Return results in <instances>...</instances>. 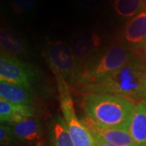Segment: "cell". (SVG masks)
<instances>
[{
    "label": "cell",
    "mask_w": 146,
    "mask_h": 146,
    "mask_svg": "<svg viewBox=\"0 0 146 146\" xmlns=\"http://www.w3.org/2000/svg\"><path fill=\"white\" fill-rule=\"evenodd\" d=\"M11 127L17 140L28 144L38 141L42 134L41 123L34 117L11 124Z\"/></svg>",
    "instance_id": "4fadbf2b"
},
{
    "label": "cell",
    "mask_w": 146,
    "mask_h": 146,
    "mask_svg": "<svg viewBox=\"0 0 146 146\" xmlns=\"http://www.w3.org/2000/svg\"><path fill=\"white\" fill-rule=\"evenodd\" d=\"M16 136L11 127L2 124L0 127V143L2 146H13L16 142Z\"/></svg>",
    "instance_id": "ac0fdd59"
},
{
    "label": "cell",
    "mask_w": 146,
    "mask_h": 146,
    "mask_svg": "<svg viewBox=\"0 0 146 146\" xmlns=\"http://www.w3.org/2000/svg\"><path fill=\"white\" fill-rule=\"evenodd\" d=\"M36 0H11V7L17 14L32 11L36 6Z\"/></svg>",
    "instance_id": "e0dca14e"
},
{
    "label": "cell",
    "mask_w": 146,
    "mask_h": 146,
    "mask_svg": "<svg viewBox=\"0 0 146 146\" xmlns=\"http://www.w3.org/2000/svg\"><path fill=\"white\" fill-rule=\"evenodd\" d=\"M145 102H146V101H145Z\"/></svg>",
    "instance_id": "cb8c5ba5"
},
{
    "label": "cell",
    "mask_w": 146,
    "mask_h": 146,
    "mask_svg": "<svg viewBox=\"0 0 146 146\" xmlns=\"http://www.w3.org/2000/svg\"><path fill=\"white\" fill-rule=\"evenodd\" d=\"M101 37L94 32H81L73 36L71 49L76 58L79 68L94 57L101 45Z\"/></svg>",
    "instance_id": "52a82bcc"
},
{
    "label": "cell",
    "mask_w": 146,
    "mask_h": 146,
    "mask_svg": "<svg viewBox=\"0 0 146 146\" xmlns=\"http://www.w3.org/2000/svg\"><path fill=\"white\" fill-rule=\"evenodd\" d=\"M0 46L2 52L16 57L27 51V45L23 37L9 28H2L0 32Z\"/></svg>",
    "instance_id": "5bb4252c"
},
{
    "label": "cell",
    "mask_w": 146,
    "mask_h": 146,
    "mask_svg": "<svg viewBox=\"0 0 146 146\" xmlns=\"http://www.w3.org/2000/svg\"><path fill=\"white\" fill-rule=\"evenodd\" d=\"M143 51L145 53V58H146V41H145V45H144V47H143Z\"/></svg>",
    "instance_id": "44dd1931"
},
{
    "label": "cell",
    "mask_w": 146,
    "mask_h": 146,
    "mask_svg": "<svg viewBox=\"0 0 146 146\" xmlns=\"http://www.w3.org/2000/svg\"><path fill=\"white\" fill-rule=\"evenodd\" d=\"M59 96L63 119L74 146H95L91 131L76 114L71 91L59 94Z\"/></svg>",
    "instance_id": "5b68a950"
},
{
    "label": "cell",
    "mask_w": 146,
    "mask_h": 146,
    "mask_svg": "<svg viewBox=\"0 0 146 146\" xmlns=\"http://www.w3.org/2000/svg\"><path fill=\"white\" fill-rule=\"evenodd\" d=\"M93 136H94V142H95V146H115L106 142L104 140H102L99 136H95V135H93Z\"/></svg>",
    "instance_id": "d6986e66"
},
{
    "label": "cell",
    "mask_w": 146,
    "mask_h": 146,
    "mask_svg": "<svg viewBox=\"0 0 146 146\" xmlns=\"http://www.w3.org/2000/svg\"><path fill=\"white\" fill-rule=\"evenodd\" d=\"M0 98L16 105L32 106L34 102V96L31 89L6 81H0Z\"/></svg>",
    "instance_id": "7c38bea8"
},
{
    "label": "cell",
    "mask_w": 146,
    "mask_h": 146,
    "mask_svg": "<svg viewBox=\"0 0 146 146\" xmlns=\"http://www.w3.org/2000/svg\"><path fill=\"white\" fill-rule=\"evenodd\" d=\"M36 72L29 65L12 55L2 52L0 55V81L18 84L31 89Z\"/></svg>",
    "instance_id": "8992f818"
},
{
    "label": "cell",
    "mask_w": 146,
    "mask_h": 146,
    "mask_svg": "<svg viewBox=\"0 0 146 146\" xmlns=\"http://www.w3.org/2000/svg\"><path fill=\"white\" fill-rule=\"evenodd\" d=\"M143 5H144V8L146 9V0H143Z\"/></svg>",
    "instance_id": "7402d4cb"
},
{
    "label": "cell",
    "mask_w": 146,
    "mask_h": 146,
    "mask_svg": "<svg viewBox=\"0 0 146 146\" xmlns=\"http://www.w3.org/2000/svg\"><path fill=\"white\" fill-rule=\"evenodd\" d=\"M34 115L35 110L32 106L13 104L0 99V120L2 123L14 124L28 118H32Z\"/></svg>",
    "instance_id": "8fae6325"
},
{
    "label": "cell",
    "mask_w": 146,
    "mask_h": 146,
    "mask_svg": "<svg viewBox=\"0 0 146 146\" xmlns=\"http://www.w3.org/2000/svg\"><path fill=\"white\" fill-rule=\"evenodd\" d=\"M84 123L88 127L92 135L99 136L110 145L115 146H136L129 132L126 129L99 127L88 118L84 119Z\"/></svg>",
    "instance_id": "9c48e42d"
},
{
    "label": "cell",
    "mask_w": 146,
    "mask_h": 146,
    "mask_svg": "<svg viewBox=\"0 0 146 146\" xmlns=\"http://www.w3.org/2000/svg\"><path fill=\"white\" fill-rule=\"evenodd\" d=\"M144 94H145V98L146 101V76H145V88H144Z\"/></svg>",
    "instance_id": "ffe728a7"
},
{
    "label": "cell",
    "mask_w": 146,
    "mask_h": 146,
    "mask_svg": "<svg viewBox=\"0 0 146 146\" xmlns=\"http://www.w3.org/2000/svg\"><path fill=\"white\" fill-rule=\"evenodd\" d=\"M138 51L124 44L110 46L79 68L76 84L84 87L99 81L125 65Z\"/></svg>",
    "instance_id": "3957f363"
},
{
    "label": "cell",
    "mask_w": 146,
    "mask_h": 146,
    "mask_svg": "<svg viewBox=\"0 0 146 146\" xmlns=\"http://www.w3.org/2000/svg\"><path fill=\"white\" fill-rule=\"evenodd\" d=\"M50 68L55 76L58 92L70 89V83H76L79 67L71 47L59 40L48 42L46 46Z\"/></svg>",
    "instance_id": "277c9868"
},
{
    "label": "cell",
    "mask_w": 146,
    "mask_h": 146,
    "mask_svg": "<svg viewBox=\"0 0 146 146\" xmlns=\"http://www.w3.org/2000/svg\"><path fill=\"white\" fill-rule=\"evenodd\" d=\"M113 7L122 18H132L144 9L143 0H114Z\"/></svg>",
    "instance_id": "2e32d148"
},
{
    "label": "cell",
    "mask_w": 146,
    "mask_h": 146,
    "mask_svg": "<svg viewBox=\"0 0 146 146\" xmlns=\"http://www.w3.org/2000/svg\"><path fill=\"white\" fill-rule=\"evenodd\" d=\"M145 62H146V58H145Z\"/></svg>",
    "instance_id": "603a6c76"
},
{
    "label": "cell",
    "mask_w": 146,
    "mask_h": 146,
    "mask_svg": "<svg viewBox=\"0 0 146 146\" xmlns=\"http://www.w3.org/2000/svg\"><path fill=\"white\" fill-rule=\"evenodd\" d=\"M146 76L145 55L139 50L119 70L96 83L84 86L87 94L115 95L131 100L135 104L145 101L144 88Z\"/></svg>",
    "instance_id": "6da1fadb"
},
{
    "label": "cell",
    "mask_w": 146,
    "mask_h": 146,
    "mask_svg": "<svg viewBox=\"0 0 146 146\" xmlns=\"http://www.w3.org/2000/svg\"><path fill=\"white\" fill-rule=\"evenodd\" d=\"M50 145L74 146L63 118L56 116L50 125Z\"/></svg>",
    "instance_id": "9a60e30c"
},
{
    "label": "cell",
    "mask_w": 146,
    "mask_h": 146,
    "mask_svg": "<svg viewBox=\"0 0 146 146\" xmlns=\"http://www.w3.org/2000/svg\"><path fill=\"white\" fill-rule=\"evenodd\" d=\"M124 45L132 50H143L146 41V9L131 18L123 31Z\"/></svg>",
    "instance_id": "ba28073f"
},
{
    "label": "cell",
    "mask_w": 146,
    "mask_h": 146,
    "mask_svg": "<svg viewBox=\"0 0 146 146\" xmlns=\"http://www.w3.org/2000/svg\"><path fill=\"white\" fill-rule=\"evenodd\" d=\"M136 146H146V102L143 101L136 105L131 119L127 127Z\"/></svg>",
    "instance_id": "30bf717a"
},
{
    "label": "cell",
    "mask_w": 146,
    "mask_h": 146,
    "mask_svg": "<svg viewBox=\"0 0 146 146\" xmlns=\"http://www.w3.org/2000/svg\"><path fill=\"white\" fill-rule=\"evenodd\" d=\"M136 105L127 98L110 94H87L83 100L86 118L96 125L126 130Z\"/></svg>",
    "instance_id": "7a4b0ae2"
}]
</instances>
